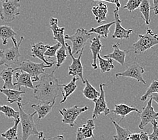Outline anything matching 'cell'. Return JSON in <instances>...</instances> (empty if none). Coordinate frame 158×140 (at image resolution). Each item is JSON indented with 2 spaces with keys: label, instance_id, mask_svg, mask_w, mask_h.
<instances>
[{
  "label": "cell",
  "instance_id": "1",
  "mask_svg": "<svg viewBox=\"0 0 158 140\" xmlns=\"http://www.w3.org/2000/svg\"><path fill=\"white\" fill-rule=\"evenodd\" d=\"M57 68L51 74L44 73L39 78V83L34 89V98L41 103L51 104L55 102L60 90L58 79L55 72Z\"/></svg>",
  "mask_w": 158,
  "mask_h": 140
},
{
  "label": "cell",
  "instance_id": "2",
  "mask_svg": "<svg viewBox=\"0 0 158 140\" xmlns=\"http://www.w3.org/2000/svg\"><path fill=\"white\" fill-rule=\"evenodd\" d=\"M20 112V119L22 125V140H28L32 135L36 136L39 139L44 138V132L37 130L36 125L34 121V116L36 114L35 111L32 114H28L23 109V106L21 103H17Z\"/></svg>",
  "mask_w": 158,
  "mask_h": 140
},
{
  "label": "cell",
  "instance_id": "3",
  "mask_svg": "<svg viewBox=\"0 0 158 140\" xmlns=\"http://www.w3.org/2000/svg\"><path fill=\"white\" fill-rule=\"evenodd\" d=\"M13 46L11 48H7L2 50L0 49V66H5L7 67L16 65L19 62L21 54L20 52V47L22 41L24 40V37L21 36L19 42L15 38L12 39Z\"/></svg>",
  "mask_w": 158,
  "mask_h": 140
},
{
  "label": "cell",
  "instance_id": "4",
  "mask_svg": "<svg viewBox=\"0 0 158 140\" xmlns=\"http://www.w3.org/2000/svg\"><path fill=\"white\" fill-rule=\"evenodd\" d=\"M139 39L133 45V51L135 55L143 54L149 49L158 45V36L153 33L152 29H147L145 35H139Z\"/></svg>",
  "mask_w": 158,
  "mask_h": 140
},
{
  "label": "cell",
  "instance_id": "5",
  "mask_svg": "<svg viewBox=\"0 0 158 140\" xmlns=\"http://www.w3.org/2000/svg\"><path fill=\"white\" fill-rule=\"evenodd\" d=\"M52 65H47L44 62L42 63H35L30 60L22 62L19 66L14 69V71L18 70L23 71L28 73L31 76L32 82H36L39 80V76L41 74L45 73L46 68H50Z\"/></svg>",
  "mask_w": 158,
  "mask_h": 140
},
{
  "label": "cell",
  "instance_id": "6",
  "mask_svg": "<svg viewBox=\"0 0 158 140\" xmlns=\"http://www.w3.org/2000/svg\"><path fill=\"white\" fill-rule=\"evenodd\" d=\"M20 11V0H7L2 2L0 8V18L2 21L10 23L19 16Z\"/></svg>",
  "mask_w": 158,
  "mask_h": 140
},
{
  "label": "cell",
  "instance_id": "7",
  "mask_svg": "<svg viewBox=\"0 0 158 140\" xmlns=\"http://www.w3.org/2000/svg\"><path fill=\"white\" fill-rule=\"evenodd\" d=\"M92 33L89 32L84 28H77L74 35L69 36L65 35V40H69L72 43V53L73 55L78 54L84 49L88 40L91 36Z\"/></svg>",
  "mask_w": 158,
  "mask_h": 140
},
{
  "label": "cell",
  "instance_id": "8",
  "mask_svg": "<svg viewBox=\"0 0 158 140\" xmlns=\"http://www.w3.org/2000/svg\"><path fill=\"white\" fill-rule=\"evenodd\" d=\"M89 109V106H85L84 107H80L76 105L70 108H64L59 110V112L63 117L62 123L63 124L68 125L71 127H73L76 123V121L77 117L81 113L87 111Z\"/></svg>",
  "mask_w": 158,
  "mask_h": 140
},
{
  "label": "cell",
  "instance_id": "9",
  "mask_svg": "<svg viewBox=\"0 0 158 140\" xmlns=\"http://www.w3.org/2000/svg\"><path fill=\"white\" fill-rule=\"evenodd\" d=\"M65 45L71 58L72 59V63L71 64L68 68V70H69L68 74L69 75H72L73 77H76L79 79H81L83 84H85V81L84 78V75H83V71H84V69H83L82 63L81 62V56L84 49H82V50L80 51L78 57L76 58L72 53V49H71V46H69V45H67V43Z\"/></svg>",
  "mask_w": 158,
  "mask_h": 140
},
{
  "label": "cell",
  "instance_id": "10",
  "mask_svg": "<svg viewBox=\"0 0 158 140\" xmlns=\"http://www.w3.org/2000/svg\"><path fill=\"white\" fill-rule=\"evenodd\" d=\"M145 73L143 67L141 66L137 60L135 61L128 67L127 69L123 71V72L117 73L115 75V78H118V77H125L133 78L139 82H142L143 84H146V82L143 78V75Z\"/></svg>",
  "mask_w": 158,
  "mask_h": 140
},
{
  "label": "cell",
  "instance_id": "11",
  "mask_svg": "<svg viewBox=\"0 0 158 140\" xmlns=\"http://www.w3.org/2000/svg\"><path fill=\"white\" fill-rule=\"evenodd\" d=\"M152 98H149L148 103H147L145 107L143 108L142 111L140 113V123L139 125V128L141 130H143L149 123H151L154 120L158 119V112L154 111L153 107H152Z\"/></svg>",
  "mask_w": 158,
  "mask_h": 140
},
{
  "label": "cell",
  "instance_id": "12",
  "mask_svg": "<svg viewBox=\"0 0 158 140\" xmlns=\"http://www.w3.org/2000/svg\"><path fill=\"white\" fill-rule=\"evenodd\" d=\"M104 86L105 84H103L100 85V94L98 99L94 102L95 107L92 113V119L94 120H95L97 117L101 114H104L105 116H106L110 112V109L108 107L106 98H105V92L104 90Z\"/></svg>",
  "mask_w": 158,
  "mask_h": 140
},
{
  "label": "cell",
  "instance_id": "13",
  "mask_svg": "<svg viewBox=\"0 0 158 140\" xmlns=\"http://www.w3.org/2000/svg\"><path fill=\"white\" fill-rule=\"evenodd\" d=\"M119 9L116 8L114 10V16L115 21V31L112 34V38L115 39H129L130 35L133 32L132 29H125L121 25V20L119 18Z\"/></svg>",
  "mask_w": 158,
  "mask_h": 140
},
{
  "label": "cell",
  "instance_id": "14",
  "mask_svg": "<svg viewBox=\"0 0 158 140\" xmlns=\"http://www.w3.org/2000/svg\"><path fill=\"white\" fill-rule=\"evenodd\" d=\"M14 76L16 79V83H14V84L15 86V88H18V90H22V86H24L26 88L32 90L35 89L31 76L28 73L23 71H20V72L14 74Z\"/></svg>",
  "mask_w": 158,
  "mask_h": 140
},
{
  "label": "cell",
  "instance_id": "15",
  "mask_svg": "<svg viewBox=\"0 0 158 140\" xmlns=\"http://www.w3.org/2000/svg\"><path fill=\"white\" fill-rule=\"evenodd\" d=\"M95 129V124L94 119L88 120L86 124L79 127L76 133V140H85L89 138H94V130Z\"/></svg>",
  "mask_w": 158,
  "mask_h": 140
},
{
  "label": "cell",
  "instance_id": "16",
  "mask_svg": "<svg viewBox=\"0 0 158 140\" xmlns=\"http://www.w3.org/2000/svg\"><path fill=\"white\" fill-rule=\"evenodd\" d=\"M50 47V45H45L42 42H39L38 43L33 44L32 45L31 49V56L35 58H39L41 61H43L45 64L47 65H52L53 66L55 62L50 63L48 62L47 60L45 59L44 57V53L46 52L47 49Z\"/></svg>",
  "mask_w": 158,
  "mask_h": 140
},
{
  "label": "cell",
  "instance_id": "17",
  "mask_svg": "<svg viewBox=\"0 0 158 140\" xmlns=\"http://www.w3.org/2000/svg\"><path fill=\"white\" fill-rule=\"evenodd\" d=\"M58 19L55 18H51L50 19V28L52 32L53 35V39L57 40L58 43H61V45L66 46V43L65 42V35H64V32H65V28L59 27L58 26Z\"/></svg>",
  "mask_w": 158,
  "mask_h": 140
},
{
  "label": "cell",
  "instance_id": "18",
  "mask_svg": "<svg viewBox=\"0 0 158 140\" xmlns=\"http://www.w3.org/2000/svg\"><path fill=\"white\" fill-rule=\"evenodd\" d=\"M103 45L102 44L100 40V36L94 37L93 39L90 41V46L89 49L92 51V60L93 62L92 63V67L94 70H96L98 68L97 66V59H98V55L101 49L102 48Z\"/></svg>",
  "mask_w": 158,
  "mask_h": 140
},
{
  "label": "cell",
  "instance_id": "19",
  "mask_svg": "<svg viewBox=\"0 0 158 140\" xmlns=\"http://www.w3.org/2000/svg\"><path fill=\"white\" fill-rule=\"evenodd\" d=\"M14 69L11 67H7L6 69H3L0 72V78L3 79V88L4 89H14L15 86L13 83L14 76Z\"/></svg>",
  "mask_w": 158,
  "mask_h": 140
},
{
  "label": "cell",
  "instance_id": "20",
  "mask_svg": "<svg viewBox=\"0 0 158 140\" xmlns=\"http://www.w3.org/2000/svg\"><path fill=\"white\" fill-rule=\"evenodd\" d=\"M79 78L76 77H73L72 79L71 82L67 84H60V90L62 93L63 95V99L60 102V103L63 104L67 100V98H68L71 94H73L75 90L77 89V84L76 82L78 80Z\"/></svg>",
  "mask_w": 158,
  "mask_h": 140
},
{
  "label": "cell",
  "instance_id": "21",
  "mask_svg": "<svg viewBox=\"0 0 158 140\" xmlns=\"http://www.w3.org/2000/svg\"><path fill=\"white\" fill-rule=\"evenodd\" d=\"M55 104V102H53L51 104L41 103L39 104H32L31 108L36 112V114H38V119L37 120L39 121L40 120L45 118L51 112Z\"/></svg>",
  "mask_w": 158,
  "mask_h": 140
},
{
  "label": "cell",
  "instance_id": "22",
  "mask_svg": "<svg viewBox=\"0 0 158 140\" xmlns=\"http://www.w3.org/2000/svg\"><path fill=\"white\" fill-rule=\"evenodd\" d=\"M112 48L114 49V51L110 54L105 55L104 58H110L112 60L117 62L121 66L125 65V58H126V51L120 50L119 48V44L116 43L112 45Z\"/></svg>",
  "mask_w": 158,
  "mask_h": 140
},
{
  "label": "cell",
  "instance_id": "23",
  "mask_svg": "<svg viewBox=\"0 0 158 140\" xmlns=\"http://www.w3.org/2000/svg\"><path fill=\"white\" fill-rule=\"evenodd\" d=\"M0 92L4 94L7 97V101L11 104L14 103H20L22 100V94L26 93L25 91H22V90L4 88L0 89Z\"/></svg>",
  "mask_w": 158,
  "mask_h": 140
},
{
  "label": "cell",
  "instance_id": "24",
  "mask_svg": "<svg viewBox=\"0 0 158 140\" xmlns=\"http://www.w3.org/2000/svg\"><path fill=\"white\" fill-rule=\"evenodd\" d=\"M112 112H113L115 115L121 117V121H123L127 115H129L131 112H136L139 113V114L141 113V111L137 108L129 107V106H128L125 104H114V109L112 110Z\"/></svg>",
  "mask_w": 158,
  "mask_h": 140
},
{
  "label": "cell",
  "instance_id": "25",
  "mask_svg": "<svg viewBox=\"0 0 158 140\" xmlns=\"http://www.w3.org/2000/svg\"><path fill=\"white\" fill-rule=\"evenodd\" d=\"M92 14L94 15L95 20L98 23H101L102 22L107 20L106 15L108 13V6L104 3L100 2L97 6L93 7L92 9Z\"/></svg>",
  "mask_w": 158,
  "mask_h": 140
},
{
  "label": "cell",
  "instance_id": "26",
  "mask_svg": "<svg viewBox=\"0 0 158 140\" xmlns=\"http://www.w3.org/2000/svg\"><path fill=\"white\" fill-rule=\"evenodd\" d=\"M85 86L82 90V93L84 94L85 98H87L88 100H90L93 101L94 103L98 99V98L100 96V92H98V90L94 87L88 79H85Z\"/></svg>",
  "mask_w": 158,
  "mask_h": 140
},
{
  "label": "cell",
  "instance_id": "27",
  "mask_svg": "<svg viewBox=\"0 0 158 140\" xmlns=\"http://www.w3.org/2000/svg\"><path fill=\"white\" fill-rule=\"evenodd\" d=\"M16 35V32L11 26L7 25L0 26V40H2L3 45H6L7 40L14 38Z\"/></svg>",
  "mask_w": 158,
  "mask_h": 140
},
{
  "label": "cell",
  "instance_id": "28",
  "mask_svg": "<svg viewBox=\"0 0 158 140\" xmlns=\"http://www.w3.org/2000/svg\"><path fill=\"white\" fill-rule=\"evenodd\" d=\"M110 120L112 123H113L116 131V135L113 136L114 139V140H127V138L129 137V135L131 134V131L128 129L124 128L120 126L119 124H118L112 118H110Z\"/></svg>",
  "mask_w": 158,
  "mask_h": 140
},
{
  "label": "cell",
  "instance_id": "29",
  "mask_svg": "<svg viewBox=\"0 0 158 140\" xmlns=\"http://www.w3.org/2000/svg\"><path fill=\"white\" fill-rule=\"evenodd\" d=\"M149 0H142L140 6L139 7V11L142 14V18L143 19L146 26L150 23V11L152 9Z\"/></svg>",
  "mask_w": 158,
  "mask_h": 140
},
{
  "label": "cell",
  "instance_id": "30",
  "mask_svg": "<svg viewBox=\"0 0 158 140\" xmlns=\"http://www.w3.org/2000/svg\"><path fill=\"white\" fill-rule=\"evenodd\" d=\"M114 24H115V21H112L110 22V23L102 24L96 28H92L88 32L92 34V33L98 34L99 36L104 37V39H107L109 34V31H110V28Z\"/></svg>",
  "mask_w": 158,
  "mask_h": 140
},
{
  "label": "cell",
  "instance_id": "31",
  "mask_svg": "<svg viewBox=\"0 0 158 140\" xmlns=\"http://www.w3.org/2000/svg\"><path fill=\"white\" fill-rule=\"evenodd\" d=\"M20 123V119H18L14 120V125L12 127L10 128L4 133L1 134L2 138L6 139L7 140H18V125Z\"/></svg>",
  "mask_w": 158,
  "mask_h": 140
},
{
  "label": "cell",
  "instance_id": "32",
  "mask_svg": "<svg viewBox=\"0 0 158 140\" xmlns=\"http://www.w3.org/2000/svg\"><path fill=\"white\" fill-rule=\"evenodd\" d=\"M98 59L99 61V66L102 73H106L110 71L112 69L114 68V66L113 65V61L112 59L110 58H102L100 55H98Z\"/></svg>",
  "mask_w": 158,
  "mask_h": 140
},
{
  "label": "cell",
  "instance_id": "33",
  "mask_svg": "<svg viewBox=\"0 0 158 140\" xmlns=\"http://www.w3.org/2000/svg\"><path fill=\"white\" fill-rule=\"evenodd\" d=\"M0 112H2L7 118H12L14 120L20 119L19 111H16L15 110L7 105H0Z\"/></svg>",
  "mask_w": 158,
  "mask_h": 140
},
{
  "label": "cell",
  "instance_id": "34",
  "mask_svg": "<svg viewBox=\"0 0 158 140\" xmlns=\"http://www.w3.org/2000/svg\"><path fill=\"white\" fill-rule=\"evenodd\" d=\"M67 48L66 46H63L61 45V47H60L58 51H57V53H56V59H57V62H56V68H59L61 66L62 64L65 62V59L67 57V54L66 53Z\"/></svg>",
  "mask_w": 158,
  "mask_h": 140
},
{
  "label": "cell",
  "instance_id": "35",
  "mask_svg": "<svg viewBox=\"0 0 158 140\" xmlns=\"http://www.w3.org/2000/svg\"><path fill=\"white\" fill-rule=\"evenodd\" d=\"M154 93H158V81L157 80L152 81V84L148 87L145 93L141 97L140 100L141 102L146 101L149 96Z\"/></svg>",
  "mask_w": 158,
  "mask_h": 140
},
{
  "label": "cell",
  "instance_id": "36",
  "mask_svg": "<svg viewBox=\"0 0 158 140\" xmlns=\"http://www.w3.org/2000/svg\"><path fill=\"white\" fill-rule=\"evenodd\" d=\"M142 0H128L127 4L124 6V9L129 10V12H132L134 10L139 8L141 3Z\"/></svg>",
  "mask_w": 158,
  "mask_h": 140
},
{
  "label": "cell",
  "instance_id": "37",
  "mask_svg": "<svg viewBox=\"0 0 158 140\" xmlns=\"http://www.w3.org/2000/svg\"><path fill=\"white\" fill-rule=\"evenodd\" d=\"M61 43H57L55 45H52V46H50L47 49V50L46 52L44 53V57H47L49 59L51 57H55L56 53H57V51H58V49L61 47Z\"/></svg>",
  "mask_w": 158,
  "mask_h": 140
},
{
  "label": "cell",
  "instance_id": "38",
  "mask_svg": "<svg viewBox=\"0 0 158 140\" xmlns=\"http://www.w3.org/2000/svg\"><path fill=\"white\" fill-rule=\"evenodd\" d=\"M153 132L148 134L149 140H158V123L157 120H154L152 122Z\"/></svg>",
  "mask_w": 158,
  "mask_h": 140
},
{
  "label": "cell",
  "instance_id": "39",
  "mask_svg": "<svg viewBox=\"0 0 158 140\" xmlns=\"http://www.w3.org/2000/svg\"><path fill=\"white\" fill-rule=\"evenodd\" d=\"M93 1H102V2H106L108 3H114V4L116 6V7L118 9H120V6H121V4H120V0H93Z\"/></svg>",
  "mask_w": 158,
  "mask_h": 140
},
{
  "label": "cell",
  "instance_id": "40",
  "mask_svg": "<svg viewBox=\"0 0 158 140\" xmlns=\"http://www.w3.org/2000/svg\"><path fill=\"white\" fill-rule=\"evenodd\" d=\"M127 140H140V134L139 133H135V134L131 133L129 135V137L127 138Z\"/></svg>",
  "mask_w": 158,
  "mask_h": 140
},
{
  "label": "cell",
  "instance_id": "41",
  "mask_svg": "<svg viewBox=\"0 0 158 140\" xmlns=\"http://www.w3.org/2000/svg\"><path fill=\"white\" fill-rule=\"evenodd\" d=\"M43 140H65L64 136L62 135H57L55 137L53 138H44L43 139Z\"/></svg>",
  "mask_w": 158,
  "mask_h": 140
},
{
  "label": "cell",
  "instance_id": "42",
  "mask_svg": "<svg viewBox=\"0 0 158 140\" xmlns=\"http://www.w3.org/2000/svg\"><path fill=\"white\" fill-rule=\"evenodd\" d=\"M153 7H152V9L154 11V14L156 15L158 14V0H153Z\"/></svg>",
  "mask_w": 158,
  "mask_h": 140
},
{
  "label": "cell",
  "instance_id": "43",
  "mask_svg": "<svg viewBox=\"0 0 158 140\" xmlns=\"http://www.w3.org/2000/svg\"><path fill=\"white\" fill-rule=\"evenodd\" d=\"M139 134H140V140H149L148 134L146 132L141 130V132Z\"/></svg>",
  "mask_w": 158,
  "mask_h": 140
},
{
  "label": "cell",
  "instance_id": "44",
  "mask_svg": "<svg viewBox=\"0 0 158 140\" xmlns=\"http://www.w3.org/2000/svg\"><path fill=\"white\" fill-rule=\"evenodd\" d=\"M150 98H152L153 100H154L156 102V103L158 104V93H154L151 94V95L149 96Z\"/></svg>",
  "mask_w": 158,
  "mask_h": 140
},
{
  "label": "cell",
  "instance_id": "45",
  "mask_svg": "<svg viewBox=\"0 0 158 140\" xmlns=\"http://www.w3.org/2000/svg\"><path fill=\"white\" fill-rule=\"evenodd\" d=\"M7 0H0V2H7Z\"/></svg>",
  "mask_w": 158,
  "mask_h": 140
},
{
  "label": "cell",
  "instance_id": "46",
  "mask_svg": "<svg viewBox=\"0 0 158 140\" xmlns=\"http://www.w3.org/2000/svg\"><path fill=\"white\" fill-rule=\"evenodd\" d=\"M94 140H96V139H94Z\"/></svg>",
  "mask_w": 158,
  "mask_h": 140
}]
</instances>
